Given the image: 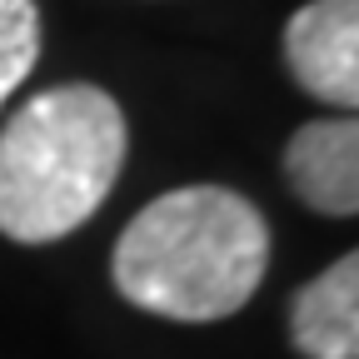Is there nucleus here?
Masks as SVG:
<instances>
[{
    "label": "nucleus",
    "instance_id": "f257e3e1",
    "mask_svg": "<svg viewBox=\"0 0 359 359\" xmlns=\"http://www.w3.org/2000/svg\"><path fill=\"white\" fill-rule=\"evenodd\" d=\"M269 264L264 215L224 185L155 195L110 255L115 290L145 314L180 325L230 320L250 304Z\"/></svg>",
    "mask_w": 359,
    "mask_h": 359
},
{
    "label": "nucleus",
    "instance_id": "f03ea898",
    "mask_svg": "<svg viewBox=\"0 0 359 359\" xmlns=\"http://www.w3.org/2000/svg\"><path fill=\"white\" fill-rule=\"evenodd\" d=\"M125 150V110L100 85L30 95L0 130V235L15 245L75 235L115 190Z\"/></svg>",
    "mask_w": 359,
    "mask_h": 359
},
{
    "label": "nucleus",
    "instance_id": "7ed1b4c3",
    "mask_svg": "<svg viewBox=\"0 0 359 359\" xmlns=\"http://www.w3.org/2000/svg\"><path fill=\"white\" fill-rule=\"evenodd\" d=\"M285 65L314 100L359 105V0H309L285 25Z\"/></svg>",
    "mask_w": 359,
    "mask_h": 359
},
{
    "label": "nucleus",
    "instance_id": "20e7f679",
    "mask_svg": "<svg viewBox=\"0 0 359 359\" xmlns=\"http://www.w3.org/2000/svg\"><path fill=\"white\" fill-rule=\"evenodd\" d=\"M290 190L330 219H349L359 210V125L354 115L309 120L285 145Z\"/></svg>",
    "mask_w": 359,
    "mask_h": 359
},
{
    "label": "nucleus",
    "instance_id": "39448f33",
    "mask_svg": "<svg viewBox=\"0 0 359 359\" xmlns=\"http://www.w3.org/2000/svg\"><path fill=\"white\" fill-rule=\"evenodd\" d=\"M290 344L304 359H359V255H339L290 304Z\"/></svg>",
    "mask_w": 359,
    "mask_h": 359
},
{
    "label": "nucleus",
    "instance_id": "423d86ee",
    "mask_svg": "<svg viewBox=\"0 0 359 359\" xmlns=\"http://www.w3.org/2000/svg\"><path fill=\"white\" fill-rule=\"evenodd\" d=\"M40 60V11L35 0H0V110L25 85Z\"/></svg>",
    "mask_w": 359,
    "mask_h": 359
}]
</instances>
